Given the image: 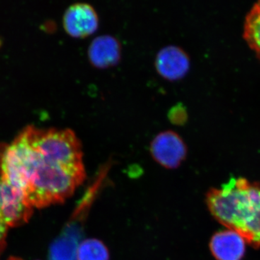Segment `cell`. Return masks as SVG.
<instances>
[{"instance_id": "5bb4252c", "label": "cell", "mask_w": 260, "mask_h": 260, "mask_svg": "<svg viewBox=\"0 0 260 260\" xmlns=\"http://www.w3.org/2000/svg\"><path fill=\"white\" fill-rule=\"evenodd\" d=\"M8 260H23L21 259H20V258L18 257H15V256H12V257H10Z\"/></svg>"}, {"instance_id": "ba28073f", "label": "cell", "mask_w": 260, "mask_h": 260, "mask_svg": "<svg viewBox=\"0 0 260 260\" xmlns=\"http://www.w3.org/2000/svg\"><path fill=\"white\" fill-rule=\"evenodd\" d=\"M120 43L110 35L97 37L88 49L89 61L95 68L106 69L114 66L121 59Z\"/></svg>"}, {"instance_id": "8fae6325", "label": "cell", "mask_w": 260, "mask_h": 260, "mask_svg": "<svg viewBox=\"0 0 260 260\" xmlns=\"http://www.w3.org/2000/svg\"><path fill=\"white\" fill-rule=\"evenodd\" d=\"M78 260H109V252L107 246L96 239L82 241L77 252Z\"/></svg>"}, {"instance_id": "5b68a950", "label": "cell", "mask_w": 260, "mask_h": 260, "mask_svg": "<svg viewBox=\"0 0 260 260\" xmlns=\"http://www.w3.org/2000/svg\"><path fill=\"white\" fill-rule=\"evenodd\" d=\"M99 25L96 11L88 3H75L65 10L63 26L71 37H89L96 31Z\"/></svg>"}, {"instance_id": "8992f818", "label": "cell", "mask_w": 260, "mask_h": 260, "mask_svg": "<svg viewBox=\"0 0 260 260\" xmlns=\"http://www.w3.org/2000/svg\"><path fill=\"white\" fill-rule=\"evenodd\" d=\"M0 209L8 227L19 226L26 223L32 213V208L21 193L0 177Z\"/></svg>"}, {"instance_id": "9c48e42d", "label": "cell", "mask_w": 260, "mask_h": 260, "mask_svg": "<svg viewBox=\"0 0 260 260\" xmlns=\"http://www.w3.org/2000/svg\"><path fill=\"white\" fill-rule=\"evenodd\" d=\"M245 240L232 230L216 233L210 243V250L218 260H241L245 251Z\"/></svg>"}, {"instance_id": "52a82bcc", "label": "cell", "mask_w": 260, "mask_h": 260, "mask_svg": "<svg viewBox=\"0 0 260 260\" xmlns=\"http://www.w3.org/2000/svg\"><path fill=\"white\" fill-rule=\"evenodd\" d=\"M155 69L160 76L170 81L184 78L190 67L189 56L181 48L167 46L158 51L155 57Z\"/></svg>"}, {"instance_id": "6da1fadb", "label": "cell", "mask_w": 260, "mask_h": 260, "mask_svg": "<svg viewBox=\"0 0 260 260\" xmlns=\"http://www.w3.org/2000/svg\"><path fill=\"white\" fill-rule=\"evenodd\" d=\"M0 177L32 208L64 203L85 179V169L67 167L40 146L31 126L0 145Z\"/></svg>"}, {"instance_id": "277c9868", "label": "cell", "mask_w": 260, "mask_h": 260, "mask_svg": "<svg viewBox=\"0 0 260 260\" xmlns=\"http://www.w3.org/2000/svg\"><path fill=\"white\" fill-rule=\"evenodd\" d=\"M78 216L76 210L73 218L51 243L48 253L49 260H78L77 252L83 232V220Z\"/></svg>"}, {"instance_id": "4fadbf2b", "label": "cell", "mask_w": 260, "mask_h": 260, "mask_svg": "<svg viewBox=\"0 0 260 260\" xmlns=\"http://www.w3.org/2000/svg\"><path fill=\"white\" fill-rule=\"evenodd\" d=\"M186 116L185 111L181 109L180 107H174L169 114L171 120L176 124H181V122L185 121Z\"/></svg>"}, {"instance_id": "30bf717a", "label": "cell", "mask_w": 260, "mask_h": 260, "mask_svg": "<svg viewBox=\"0 0 260 260\" xmlns=\"http://www.w3.org/2000/svg\"><path fill=\"white\" fill-rule=\"evenodd\" d=\"M244 39L260 60V1L253 6L246 16Z\"/></svg>"}, {"instance_id": "3957f363", "label": "cell", "mask_w": 260, "mask_h": 260, "mask_svg": "<svg viewBox=\"0 0 260 260\" xmlns=\"http://www.w3.org/2000/svg\"><path fill=\"white\" fill-rule=\"evenodd\" d=\"M150 153L154 160L166 169H177L186 156L185 143L172 130L162 132L150 143Z\"/></svg>"}, {"instance_id": "7a4b0ae2", "label": "cell", "mask_w": 260, "mask_h": 260, "mask_svg": "<svg viewBox=\"0 0 260 260\" xmlns=\"http://www.w3.org/2000/svg\"><path fill=\"white\" fill-rule=\"evenodd\" d=\"M210 213L254 247L260 246V184L232 179L207 195Z\"/></svg>"}, {"instance_id": "7c38bea8", "label": "cell", "mask_w": 260, "mask_h": 260, "mask_svg": "<svg viewBox=\"0 0 260 260\" xmlns=\"http://www.w3.org/2000/svg\"><path fill=\"white\" fill-rule=\"evenodd\" d=\"M8 225L5 222L3 214L0 209V255L6 246V238L8 234Z\"/></svg>"}]
</instances>
